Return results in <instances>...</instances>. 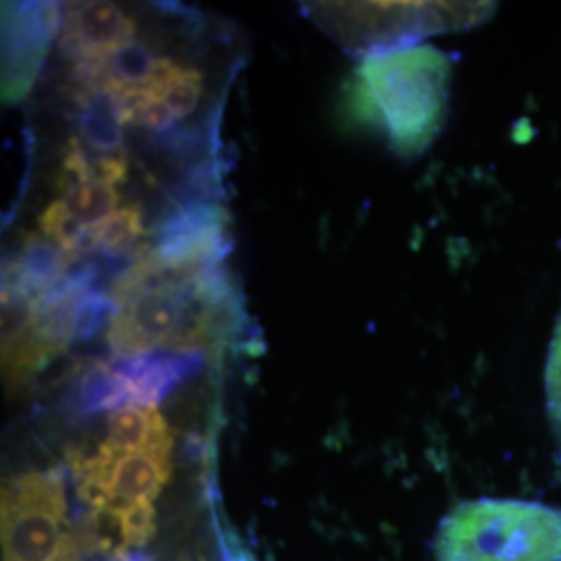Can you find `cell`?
I'll use <instances>...</instances> for the list:
<instances>
[{
  "mask_svg": "<svg viewBox=\"0 0 561 561\" xmlns=\"http://www.w3.org/2000/svg\"><path fill=\"white\" fill-rule=\"evenodd\" d=\"M108 296L117 312L106 329V343L117 358L157 350L206 352L240 327V291L225 261L169 268L144 243L140 256L113 279Z\"/></svg>",
  "mask_w": 561,
  "mask_h": 561,
  "instance_id": "obj_1",
  "label": "cell"
},
{
  "mask_svg": "<svg viewBox=\"0 0 561 561\" xmlns=\"http://www.w3.org/2000/svg\"><path fill=\"white\" fill-rule=\"evenodd\" d=\"M449 60L433 46L400 48L362 60L343 108L358 125H381L403 157L435 140L445 119Z\"/></svg>",
  "mask_w": 561,
  "mask_h": 561,
  "instance_id": "obj_2",
  "label": "cell"
},
{
  "mask_svg": "<svg viewBox=\"0 0 561 561\" xmlns=\"http://www.w3.org/2000/svg\"><path fill=\"white\" fill-rule=\"evenodd\" d=\"M437 561H561V507L524 500L456 505L435 537Z\"/></svg>",
  "mask_w": 561,
  "mask_h": 561,
  "instance_id": "obj_3",
  "label": "cell"
},
{
  "mask_svg": "<svg viewBox=\"0 0 561 561\" xmlns=\"http://www.w3.org/2000/svg\"><path fill=\"white\" fill-rule=\"evenodd\" d=\"M90 549L83 530L69 520L59 472H30L2 493L4 561H83Z\"/></svg>",
  "mask_w": 561,
  "mask_h": 561,
  "instance_id": "obj_4",
  "label": "cell"
},
{
  "mask_svg": "<svg viewBox=\"0 0 561 561\" xmlns=\"http://www.w3.org/2000/svg\"><path fill=\"white\" fill-rule=\"evenodd\" d=\"M206 364V352L141 354L94 364L80 382L81 412H119L129 408H157L181 382Z\"/></svg>",
  "mask_w": 561,
  "mask_h": 561,
  "instance_id": "obj_5",
  "label": "cell"
},
{
  "mask_svg": "<svg viewBox=\"0 0 561 561\" xmlns=\"http://www.w3.org/2000/svg\"><path fill=\"white\" fill-rule=\"evenodd\" d=\"M73 479L85 510H117L154 505L171 479L167 451H125L102 442L94 454L71 460Z\"/></svg>",
  "mask_w": 561,
  "mask_h": 561,
  "instance_id": "obj_6",
  "label": "cell"
},
{
  "mask_svg": "<svg viewBox=\"0 0 561 561\" xmlns=\"http://www.w3.org/2000/svg\"><path fill=\"white\" fill-rule=\"evenodd\" d=\"M312 20L337 41L364 53L401 46L408 27H419L422 34L437 32L445 25L449 9L442 4H373V2H321L308 4Z\"/></svg>",
  "mask_w": 561,
  "mask_h": 561,
  "instance_id": "obj_7",
  "label": "cell"
},
{
  "mask_svg": "<svg viewBox=\"0 0 561 561\" xmlns=\"http://www.w3.org/2000/svg\"><path fill=\"white\" fill-rule=\"evenodd\" d=\"M62 27L57 2L2 4V99L23 101Z\"/></svg>",
  "mask_w": 561,
  "mask_h": 561,
  "instance_id": "obj_8",
  "label": "cell"
},
{
  "mask_svg": "<svg viewBox=\"0 0 561 561\" xmlns=\"http://www.w3.org/2000/svg\"><path fill=\"white\" fill-rule=\"evenodd\" d=\"M227 229L229 215L221 204L181 202L157 225L148 252L169 268L225 261L231 250Z\"/></svg>",
  "mask_w": 561,
  "mask_h": 561,
  "instance_id": "obj_9",
  "label": "cell"
},
{
  "mask_svg": "<svg viewBox=\"0 0 561 561\" xmlns=\"http://www.w3.org/2000/svg\"><path fill=\"white\" fill-rule=\"evenodd\" d=\"M136 30V21L115 2H71L60 27V55L73 67L101 62L134 42Z\"/></svg>",
  "mask_w": 561,
  "mask_h": 561,
  "instance_id": "obj_10",
  "label": "cell"
},
{
  "mask_svg": "<svg viewBox=\"0 0 561 561\" xmlns=\"http://www.w3.org/2000/svg\"><path fill=\"white\" fill-rule=\"evenodd\" d=\"M73 264L76 261L59 243L48 240L42 231L27 233L20 254L4 264L2 285L20 287L41 301L65 279Z\"/></svg>",
  "mask_w": 561,
  "mask_h": 561,
  "instance_id": "obj_11",
  "label": "cell"
},
{
  "mask_svg": "<svg viewBox=\"0 0 561 561\" xmlns=\"http://www.w3.org/2000/svg\"><path fill=\"white\" fill-rule=\"evenodd\" d=\"M76 121L81 138L96 154H117L123 150V106L117 96L99 88L76 90Z\"/></svg>",
  "mask_w": 561,
  "mask_h": 561,
  "instance_id": "obj_12",
  "label": "cell"
},
{
  "mask_svg": "<svg viewBox=\"0 0 561 561\" xmlns=\"http://www.w3.org/2000/svg\"><path fill=\"white\" fill-rule=\"evenodd\" d=\"M104 443L125 451L173 454L175 435L157 408H129L108 416Z\"/></svg>",
  "mask_w": 561,
  "mask_h": 561,
  "instance_id": "obj_13",
  "label": "cell"
},
{
  "mask_svg": "<svg viewBox=\"0 0 561 561\" xmlns=\"http://www.w3.org/2000/svg\"><path fill=\"white\" fill-rule=\"evenodd\" d=\"M144 219L138 206H123L111 217L90 229V254L96 252L102 259L115 262H131L140 256L144 250Z\"/></svg>",
  "mask_w": 561,
  "mask_h": 561,
  "instance_id": "obj_14",
  "label": "cell"
},
{
  "mask_svg": "<svg viewBox=\"0 0 561 561\" xmlns=\"http://www.w3.org/2000/svg\"><path fill=\"white\" fill-rule=\"evenodd\" d=\"M59 201L69 219L83 231H90L106 217H111L115 210H119L117 187L99 180L81 181L71 190H67Z\"/></svg>",
  "mask_w": 561,
  "mask_h": 561,
  "instance_id": "obj_15",
  "label": "cell"
},
{
  "mask_svg": "<svg viewBox=\"0 0 561 561\" xmlns=\"http://www.w3.org/2000/svg\"><path fill=\"white\" fill-rule=\"evenodd\" d=\"M202 90L204 81L201 71L178 62L157 85L146 90V94L164 102L175 119H185L201 106Z\"/></svg>",
  "mask_w": 561,
  "mask_h": 561,
  "instance_id": "obj_16",
  "label": "cell"
},
{
  "mask_svg": "<svg viewBox=\"0 0 561 561\" xmlns=\"http://www.w3.org/2000/svg\"><path fill=\"white\" fill-rule=\"evenodd\" d=\"M117 306L111 300L108 291L92 289L83 294L73 314V341L92 340L102 327L111 324Z\"/></svg>",
  "mask_w": 561,
  "mask_h": 561,
  "instance_id": "obj_17",
  "label": "cell"
},
{
  "mask_svg": "<svg viewBox=\"0 0 561 561\" xmlns=\"http://www.w3.org/2000/svg\"><path fill=\"white\" fill-rule=\"evenodd\" d=\"M545 405L551 428L561 447V312L545 366Z\"/></svg>",
  "mask_w": 561,
  "mask_h": 561,
  "instance_id": "obj_18",
  "label": "cell"
},
{
  "mask_svg": "<svg viewBox=\"0 0 561 561\" xmlns=\"http://www.w3.org/2000/svg\"><path fill=\"white\" fill-rule=\"evenodd\" d=\"M217 530H219L222 561H259L241 545L236 533H231L225 526H217Z\"/></svg>",
  "mask_w": 561,
  "mask_h": 561,
  "instance_id": "obj_19",
  "label": "cell"
}]
</instances>
